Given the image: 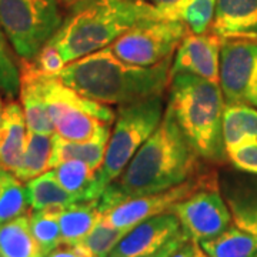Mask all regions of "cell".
<instances>
[{
    "label": "cell",
    "mask_w": 257,
    "mask_h": 257,
    "mask_svg": "<svg viewBox=\"0 0 257 257\" xmlns=\"http://www.w3.org/2000/svg\"><path fill=\"white\" fill-rule=\"evenodd\" d=\"M200 159L166 107L156 130L97 199L101 213L106 214L127 199L163 192L197 176Z\"/></svg>",
    "instance_id": "obj_1"
},
{
    "label": "cell",
    "mask_w": 257,
    "mask_h": 257,
    "mask_svg": "<svg viewBox=\"0 0 257 257\" xmlns=\"http://www.w3.org/2000/svg\"><path fill=\"white\" fill-rule=\"evenodd\" d=\"M170 59L149 67L128 64L109 46L67 63L57 77L87 99L123 106L163 94L170 84Z\"/></svg>",
    "instance_id": "obj_2"
},
{
    "label": "cell",
    "mask_w": 257,
    "mask_h": 257,
    "mask_svg": "<svg viewBox=\"0 0 257 257\" xmlns=\"http://www.w3.org/2000/svg\"><path fill=\"white\" fill-rule=\"evenodd\" d=\"M150 19H160V13L146 0H83L72 6L50 42L67 64L109 47L139 22Z\"/></svg>",
    "instance_id": "obj_3"
},
{
    "label": "cell",
    "mask_w": 257,
    "mask_h": 257,
    "mask_svg": "<svg viewBox=\"0 0 257 257\" xmlns=\"http://www.w3.org/2000/svg\"><path fill=\"white\" fill-rule=\"evenodd\" d=\"M167 107L199 156L210 162L224 160L223 113L226 101L220 84L196 74H176L169 84Z\"/></svg>",
    "instance_id": "obj_4"
},
{
    "label": "cell",
    "mask_w": 257,
    "mask_h": 257,
    "mask_svg": "<svg viewBox=\"0 0 257 257\" xmlns=\"http://www.w3.org/2000/svg\"><path fill=\"white\" fill-rule=\"evenodd\" d=\"M163 94L120 106L104 159L96 176L99 193L113 183L132 157L160 124L165 114Z\"/></svg>",
    "instance_id": "obj_5"
},
{
    "label": "cell",
    "mask_w": 257,
    "mask_h": 257,
    "mask_svg": "<svg viewBox=\"0 0 257 257\" xmlns=\"http://www.w3.org/2000/svg\"><path fill=\"white\" fill-rule=\"evenodd\" d=\"M62 23L56 0H0V28L25 60H33Z\"/></svg>",
    "instance_id": "obj_6"
},
{
    "label": "cell",
    "mask_w": 257,
    "mask_h": 257,
    "mask_svg": "<svg viewBox=\"0 0 257 257\" xmlns=\"http://www.w3.org/2000/svg\"><path fill=\"white\" fill-rule=\"evenodd\" d=\"M42 92L55 133L70 142H86L103 123H114L116 114L107 104L82 96L59 77L42 74Z\"/></svg>",
    "instance_id": "obj_7"
},
{
    "label": "cell",
    "mask_w": 257,
    "mask_h": 257,
    "mask_svg": "<svg viewBox=\"0 0 257 257\" xmlns=\"http://www.w3.org/2000/svg\"><path fill=\"white\" fill-rule=\"evenodd\" d=\"M187 33L189 29L179 20L150 19L124 32L110 49L126 63L149 67L170 59Z\"/></svg>",
    "instance_id": "obj_8"
},
{
    "label": "cell",
    "mask_w": 257,
    "mask_h": 257,
    "mask_svg": "<svg viewBox=\"0 0 257 257\" xmlns=\"http://www.w3.org/2000/svg\"><path fill=\"white\" fill-rule=\"evenodd\" d=\"M219 84L224 101L227 104H256V39H223L220 49Z\"/></svg>",
    "instance_id": "obj_9"
},
{
    "label": "cell",
    "mask_w": 257,
    "mask_h": 257,
    "mask_svg": "<svg viewBox=\"0 0 257 257\" xmlns=\"http://www.w3.org/2000/svg\"><path fill=\"white\" fill-rule=\"evenodd\" d=\"M172 213L179 219L182 229L190 239L199 243L216 237L227 229L233 220L229 206L217 186V179L200 187L182 202L176 203Z\"/></svg>",
    "instance_id": "obj_10"
},
{
    "label": "cell",
    "mask_w": 257,
    "mask_h": 257,
    "mask_svg": "<svg viewBox=\"0 0 257 257\" xmlns=\"http://www.w3.org/2000/svg\"><path fill=\"white\" fill-rule=\"evenodd\" d=\"M214 179L216 176L200 173L163 192L127 199L120 203L119 206L113 207L106 214H103V220L114 227L132 230L136 224L150 217L172 213V209L176 203L182 202L186 197L192 196L196 190L210 183Z\"/></svg>",
    "instance_id": "obj_11"
},
{
    "label": "cell",
    "mask_w": 257,
    "mask_h": 257,
    "mask_svg": "<svg viewBox=\"0 0 257 257\" xmlns=\"http://www.w3.org/2000/svg\"><path fill=\"white\" fill-rule=\"evenodd\" d=\"M221 42L223 39L213 32L203 35L189 32L176 49L170 66V80L176 74L190 73L219 84Z\"/></svg>",
    "instance_id": "obj_12"
},
{
    "label": "cell",
    "mask_w": 257,
    "mask_h": 257,
    "mask_svg": "<svg viewBox=\"0 0 257 257\" xmlns=\"http://www.w3.org/2000/svg\"><path fill=\"white\" fill-rule=\"evenodd\" d=\"M182 230L173 213H165L136 224L120 240L109 257H140L153 253Z\"/></svg>",
    "instance_id": "obj_13"
},
{
    "label": "cell",
    "mask_w": 257,
    "mask_h": 257,
    "mask_svg": "<svg viewBox=\"0 0 257 257\" xmlns=\"http://www.w3.org/2000/svg\"><path fill=\"white\" fill-rule=\"evenodd\" d=\"M20 101L29 132L40 135H55V126L47 110L42 92V73H39L32 60L20 62Z\"/></svg>",
    "instance_id": "obj_14"
},
{
    "label": "cell",
    "mask_w": 257,
    "mask_h": 257,
    "mask_svg": "<svg viewBox=\"0 0 257 257\" xmlns=\"http://www.w3.org/2000/svg\"><path fill=\"white\" fill-rule=\"evenodd\" d=\"M210 32L221 39L257 40V0H216Z\"/></svg>",
    "instance_id": "obj_15"
},
{
    "label": "cell",
    "mask_w": 257,
    "mask_h": 257,
    "mask_svg": "<svg viewBox=\"0 0 257 257\" xmlns=\"http://www.w3.org/2000/svg\"><path fill=\"white\" fill-rule=\"evenodd\" d=\"M28 126L23 107L13 99L5 106L0 123V167L16 173L26 149Z\"/></svg>",
    "instance_id": "obj_16"
},
{
    "label": "cell",
    "mask_w": 257,
    "mask_h": 257,
    "mask_svg": "<svg viewBox=\"0 0 257 257\" xmlns=\"http://www.w3.org/2000/svg\"><path fill=\"white\" fill-rule=\"evenodd\" d=\"M109 139H110V123H103L99 130L94 133V136L86 142H70L55 133L53 150H52L49 167L55 169L56 166L67 160H82L97 173L104 159Z\"/></svg>",
    "instance_id": "obj_17"
},
{
    "label": "cell",
    "mask_w": 257,
    "mask_h": 257,
    "mask_svg": "<svg viewBox=\"0 0 257 257\" xmlns=\"http://www.w3.org/2000/svg\"><path fill=\"white\" fill-rule=\"evenodd\" d=\"M103 217L99 202H76L60 210L57 220L62 231L63 244L74 246L80 243Z\"/></svg>",
    "instance_id": "obj_18"
},
{
    "label": "cell",
    "mask_w": 257,
    "mask_h": 257,
    "mask_svg": "<svg viewBox=\"0 0 257 257\" xmlns=\"http://www.w3.org/2000/svg\"><path fill=\"white\" fill-rule=\"evenodd\" d=\"M224 200L233 223L257 239V182H233L226 186Z\"/></svg>",
    "instance_id": "obj_19"
},
{
    "label": "cell",
    "mask_w": 257,
    "mask_h": 257,
    "mask_svg": "<svg viewBox=\"0 0 257 257\" xmlns=\"http://www.w3.org/2000/svg\"><path fill=\"white\" fill-rule=\"evenodd\" d=\"M0 257H45L30 230L29 216L0 224Z\"/></svg>",
    "instance_id": "obj_20"
},
{
    "label": "cell",
    "mask_w": 257,
    "mask_h": 257,
    "mask_svg": "<svg viewBox=\"0 0 257 257\" xmlns=\"http://www.w3.org/2000/svg\"><path fill=\"white\" fill-rule=\"evenodd\" d=\"M160 19L179 20L190 33L203 35L211 29L216 12V0H179L175 5L157 8Z\"/></svg>",
    "instance_id": "obj_21"
},
{
    "label": "cell",
    "mask_w": 257,
    "mask_h": 257,
    "mask_svg": "<svg viewBox=\"0 0 257 257\" xmlns=\"http://www.w3.org/2000/svg\"><path fill=\"white\" fill-rule=\"evenodd\" d=\"M257 139V109L246 103L227 104L223 113V143L226 152Z\"/></svg>",
    "instance_id": "obj_22"
},
{
    "label": "cell",
    "mask_w": 257,
    "mask_h": 257,
    "mask_svg": "<svg viewBox=\"0 0 257 257\" xmlns=\"http://www.w3.org/2000/svg\"><path fill=\"white\" fill-rule=\"evenodd\" d=\"M64 190L70 193L77 202H89L100 197L96 186L97 173L82 160H67L53 169Z\"/></svg>",
    "instance_id": "obj_23"
},
{
    "label": "cell",
    "mask_w": 257,
    "mask_h": 257,
    "mask_svg": "<svg viewBox=\"0 0 257 257\" xmlns=\"http://www.w3.org/2000/svg\"><path fill=\"white\" fill-rule=\"evenodd\" d=\"M25 187L28 194L29 207H32V210L66 207L72 203L77 202L59 183L53 169L30 179L29 182H26Z\"/></svg>",
    "instance_id": "obj_24"
},
{
    "label": "cell",
    "mask_w": 257,
    "mask_h": 257,
    "mask_svg": "<svg viewBox=\"0 0 257 257\" xmlns=\"http://www.w3.org/2000/svg\"><path fill=\"white\" fill-rule=\"evenodd\" d=\"M207 257H256L257 239L236 224L229 226L220 234L200 241Z\"/></svg>",
    "instance_id": "obj_25"
},
{
    "label": "cell",
    "mask_w": 257,
    "mask_h": 257,
    "mask_svg": "<svg viewBox=\"0 0 257 257\" xmlns=\"http://www.w3.org/2000/svg\"><path fill=\"white\" fill-rule=\"evenodd\" d=\"M53 150V135H40L29 132L26 139V149L19 170L15 173L20 182H29L30 179L50 170V156Z\"/></svg>",
    "instance_id": "obj_26"
},
{
    "label": "cell",
    "mask_w": 257,
    "mask_h": 257,
    "mask_svg": "<svg viewBox=\"0 0 257 257\" xmlns=\"http://www.w3.org/2000/svg\"><path fill=\"white\" fill-rule=\"evenodd\" d=\"M28 207L26 187L12 172L0 167V224L25 214Z\"/></svg>",
    "instance_id": "obj_27"
},
{
    "label": "cell",
    "mask_w": 257,
    "mask_h": 257,
    "mask_svg": "<svg viewBox=\"0 0 257 257\" xmlns=\"http://www.w3.org/2000/svg\"><path fill=\"white\" fill-rule=\"evenodd\" d=\"M62 209L64 207L33 210V213L29 214L30 230L42 248L45 257L50 251H53L55 248L63 244L62 231H60V226H59V220H57V216Z\"/></svg>",
    "instance_id": "obj_28"
},
{
    "label": "cell",
    "mask_w": 257,
    "mask_h": 257,
    "mask_svg": "<svg viewBox=\"0 0 257 257\" xmlns=\"http://www.w3.org/2000/svg\"><path fill=\"white\" fill-rule=\"evenodd\" d=\"M128 231L130 230L110 226L101 217L100 220L97 221V224L93 227L92 231L80 241V244L89 248L96 257H109L111 250L117 246V243Z\"/></svg>",
    "instance_id": "obj_29"
},
{
    "label": "cell",
    "mask_w": 257,
    "mask_h": 257,
    "mask_svg": "<svg viewBox=\"0 0 257 257\" xmlns=\"http://www.w3.org/2000/svg\"><path fill=\"white\" fill-rule=\"evenodd\" d=\"M20 74L19 69L10 56L6 36L0 28V92L6 94L10 100L19 94Z\"/></svg>",
    "instance_id": "obj_30"
},
{
    "label": "cell",
    "mask_w": 257,
    "mask_h": 257,
    "mask_svg": "<svg viewBox=\"0 0 257 257\" xmlns=\"http://www.w3.org/2000/svg\"><path fill=\"white\" fill-rule=\"evenodd\" d=\"M32 63L39 73L47 77H57L66 66V62L63 60L60 52L50 40L40 49V52L32 60Z\"/></svg>",
    "instance_id": "obj_31"
},
{
    "label": "cell",
    "mask_w": 257,
    "mask_h": 257,
    "mask_svg": "<svg viewBox=\"0 0 257 257\" xmlns=\"http://www.w3.org/2000/svg\"><path fill=\"white\" fill-rule=\"evenodd\" d=\"M226 156L237 170L257 176V139L230 149L226 152Z\"/></svg>",
    "instance_id": "obj_32"
},
{
    "label": "cell",
    "mask_w": 257,
    "mask_h": 257,
    "mask_svg": "<svg viewBox=\"0 0 257 257\" xmlns=\"http://www.w3.org/2000/svg\"><path fill=\"white\" fill-rule=\"evenodd\" d=\"M187 239H190V236L182 229L179 233H176L175 236L169 240L167 243H165L162 247H159L157 250H155L153 253H149V254H145V256L140 257H172V254H173L176 250L180 247Z\"/></svg>",
    "instance_id": "obj_33"
},
{
    "label": "cell",
    "mask_w": 257,
    "mask_h": 257,
    "mask_svg": "<svg viewBox=\"0 0 257 257\" xmlns=\"http://www.w3.org/2000/svg\"><path fill=\"white\" fill-rule=\"evenodd\" d=\"M172 257H207V254L203 251L199 241H196V240L193 239H187L172 254Z\"/></svg>",
    "instance_id": "obj_34"
},
{
    "label": "cell",
    "mask_w": 257,
    "mask_h": 257,
    "mask_svg": "<svg viewBox=\"0 0 257 257\" xmlns=\"http://www.w3.org/2000/svg\"><path fill=\"white\" fill-rule=\"evenodd\" d=\"M46 257H79L73 246L69 244H62L57 248H55L53 251H50Z\"/></svg>",
    "instance_id": "obj_35"
},
{
    "label": "cell",
    "mask_w": 257,
    "mask_h": 257,
    "mask_svg": "<svg viewBox=\"0 0 257 257\" xmlns=\"http://www.w3.org/2000/svg\"><path fill=\"white\" fill-rule=\"evenodd\" d=\"M150 5L156 6V8H166V6H170V5H175L176 2L179 0H146Z\"/></svg>",
    "instance_id": "obj_36"
},
{
    "label": "cell",
    "mask_w": 257,
    "mask_h": 257,
    "mask_svg": "<svg viewBox=\"0 0 257 257\" xmlns=\"http://www.w3.org/2000/svg\"><path fill=\"white\" fill-rule=\"evenodd\" d=\"M56 2H59V3H63V5H67V6H74L76 3L83 2V0H56Z\"/></svg>",
    "instance_id": "obj_37"
},
{
    "label": "cell",
    "mask_w": 257,
    "mask_h": 257,
    "mask_svg": "<svg viewBox=\"0 0 257 257\" xmlns=\"http://www.w3.org/2000/svg\"><path fill=\"white\" fill-rule=\"evenodd\" d=\"M3 109H5V106H3L2 99H0V123H2V117H3Z\"/></svg>",
    "instance_id": "obj_38"
},
{
    "label": "cell",
    "mask_w": 257,
    "mask_h": 257,
    "mask_svg": "<svg viewBox=\"0 0 257 257\" xmlns=\"http://www.w3.org/2000/svg\"><path fill=\"white\" fill-rule=\"evenodd\" d=\"M254 107H257V101H256V104H254Z\"/></svg>",
    "instance_id": "obj_39"
},
{
    "label": "cell",
    "mask_w": 257,
    "mask_h": 257,
    "mask_svg": "<svg viewBox=\"0 0 257 257\" xmlns=\"http://www.w3.org/2000/svg\"><path fill=\"white\" fill-rule=\"evenodd\" d=\"M93 257H96V256H93Z\"/></svg>",
    "instance_id": "obj_40"
},
{
    "label": "cell",
    "mask_w": 257,
    "mask_h": 257,
    "mask_svg": "<svg viewBox=\"0 0 257 257\" xmlns=\"http://www.w3.org/2000/svg\"><path fill=\"white\" fill-rule=\"evenodd\" d=\"M256 257H257V256H256Z\"/></svg>",
    "instance_id": "obj_41"
}]
</instances>
